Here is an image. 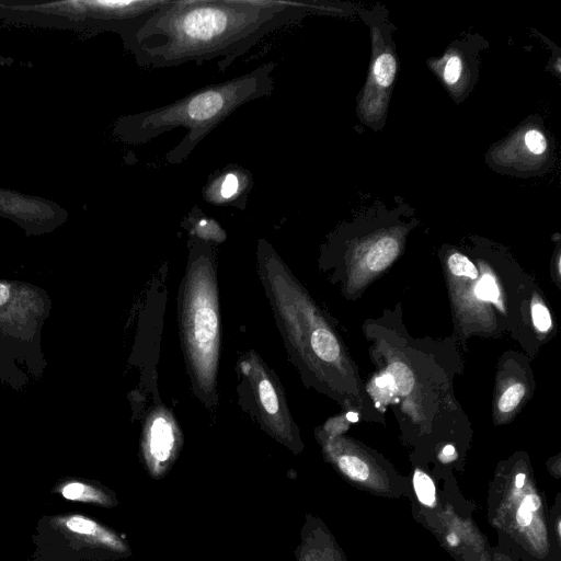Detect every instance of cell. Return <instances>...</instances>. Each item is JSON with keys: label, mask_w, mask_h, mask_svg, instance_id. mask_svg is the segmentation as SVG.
<instances>
[{"label": "cell", "mask_w": 561, "mask_h": 561, "mask_svg": "<svg viewBox=\"0 0 561 561\" xmlns=\"http://www.w3.org/2000/svg\"><path fill=\"white\" fill-rule=\"evenodd\" d=\"M334 10L304 0H167L124 39L141 67L218 59V71L224 72L270 33L308 13Z\"/></svg>", "instance_id": "cell-1"}, {"label": "cell", "mask_w": 561, "mask_h": 561, "mask_svg": "<svg viewBox=\"0 0 561 561\" xmlns=\"http://www.w3.org/2000/svg\"><path fill=\"white\" fill-rule=\"evenodd\" d=\"M274 69V62H265L239 77L199 88L170 104L127 115L118 122L117 134L127 144L141 145L183 128L181 141L165 154L168 163L180 164L236 110L273 92Z\"/></svg>", "instance_id": "cell-2"}, {"label": "cell", "mask_w": 561, "mask_h": 561, "mask_svg": "<svg viewBox=\"0 0 561 561\" xmlns=\"http://www.w3.org/2000/svg\"><path fill=\"white\" fill-rule=\"evenodd\" d=\"M181 347L197 399L217 402L220 355V310L215 257L210 244L191 238L187 265L178 302Z\"/></svg>", "instance_id": "cell-3"}, {"label": "cell", "mask_w": 561, "mask_h": 561, "mask_svg": "<svg viewBox=\"0 0 561 561\" xmlns=\"http://www.w3.org/2000/svg\"><path fill=\"white\" fill-rule=\"evenodd\" d=\"M237 367L244 409L268 434L288 446L293 444L295 424L276 375L253 351L242 355Z\"/></svg>", "instance_id": "cell-4"}, {"label": "cell", "mask_w": 561, "mask_h": 561, "mask_svg": "<svg viewBox=\"0 0 561 561\" xmlns=\"http://www.w3.org/2000/svg\"><path fill=\"white\" fill-rule=\"evenodd\" d=\"M371 25L373 54L369 72L363 91L358 94L357 113L362 123L379 128L385 121L387 107L397 75L398 60L394 45L386 27Z\"/></svg>", "instance_id": "cell-5"}, {"label": "cell", "mask_w": 561, "mask_h": 561, "mask_svg": "<svg viewBox=\"0 0 561 561\" xmlns=\"http://www.w3.org/2000/svg\"><path fill=\"white\" fill-rule=\"evenodd\" d=\"M167 0H76L36 5L64 14L107 23L126 38L133 34Z\"/></svg>", "instance_id": "cell-6"}, {"label": "cell", "mask_w": 561, "mask_h": 561, "mask_svg": "<svg viewBox=\"0 0 561 561\" xmlns=\"http://www.w3.org/2000/svg\"><path fill=\"white\" fill-rule=\"evenodd\" d=\"M178 445V433L172 417L164 411L154 412L145 426L144 454L152 474H159L169 466Z\"/></svg>", "instance_id": "cell-7"}, {"label": "cell", "mask_w": 561, "mask_h": 561, "mask_svg": "<svg viewBox=\"0 0 561 561\" xmlns=\"http://www.w3.org/2000/svg\"><path fill=\"white\" fill-rule=\"evenodd\" d=\"M251 187V174L241 167L229 165L209 176L203 190V197L214 205L241 208Z\"/></svg>", "instance_id": "cell-8"}, {"label": "cell", "mask_w": 561, "mask_h": 561, "mask_svg": "<svg viewBox=\"0 0 561 561\" xmlns=\"http://www.w3.org/2000/svg\"><path fill=\"white\" fill-rule=\"evenodd\" d=\"M454 99L466 98L473 85V56L465 54L460 44L451 46L438 61L430 62Z\"/></svg>", "instance_id": "cell-9"}, {"label": "cell", "mask_w": 561, "mask_h": 561, "mask_svg": "<svg viewBox=\"0 0 561 561\" xmlns=\"http://www.w3.org/2000/svg\"><path fill=\"white\" fill-rule=\"evenodd\" d=\"M54 524L64 534L82 543L117 552H126L127 547L112 530L90 517L70 514L54 518Z\"/></svg>", "instance_id": "cell-10"}, {"label": "cell", "mask_w": 561, "mask_h": 561, "mask_svg": "<svg viewBox=\"0 0 561 561\" xmlns=\"http://www.w3.org/2000/svg\"><path fill=\"white\" fill-rule=\"evenodd\" d=\"M399 253V241L392 234H381L364 247L362 267L370 272L386 268Z\"/></svg>", "instance_id": "cell-11"}, {"label": "cell", "mask_w": 561, "mask_h": 561, "mask_svg": "<svg viewBox=\"0 0 561 561\" xmlns=\"http://www.w3.org/2000/svg\"><path fill=\"white\" fill-rule=\"evenodd\" d=\"M50 205L20 193L0 190V211L20 218L43 217Z\"/></svg>", "instance_id": "cell-12"}, {"label": "cell", "mask_w": 561, "mask_h": 561, "mask_svg": "<svg viewBox=\"0 0 561 561\" xmlns=\"http://www.w3.org/2000/svg\"><path fill=\"white\" fill-rule=\"evenodd\" d=\"M510 146L518 148V152L528 160L531 165L536 162L542 163V157L548 152V139L542 130L535 125L524 127L511 139Z\"/></svg>", "instance_id": "cell-13"}, {"label": "cell", "mask_w": 561, "mask_h": 561, "mask_svg": "<svg viewBox=\"0 0 561 561\" xmlns=\"http://www.w3.org/2000/svg\"><path fill=\"white\" fill-rule=\"evenodd\" d=\"M58 492L69 501L111 505V499L105 492L84 482L69 481L60 485Z\"/></svg>", "instance_id": "cell-14"}, {"label": "cell", "mask_w": 561, "mask_h": 561, "mask_svg": "<svg viewBox=\"0 0 561 561\" xmlns=\"http://www.w3.org/2000/svg\"><path fill=\"white\" fill-rule=\"evenodd\" d=\"M413 484L420 502L425 505H433L435 502V485L432 479L424 472L416 470Z\"/></svg>", "instance_id": "cell-15"}, {"label": "cell", "mask_w": 561, "mask_h": 561, "mask_svg": "<svg viewBox=\"0 0 561 561\" xmlns=\"http://www.w3.org/2000/svg\"><path fill=\"white\" fill-rule=\"evenodd\" d=\"M340 469L348 477L364 481L369 476L368 466L355 456H342L339 459Z\"/></svg>", "instance_id": "cell-16"}, {"label": "cell", "mask_w": 561, "mask_h": 561, "mask_svg": "<svg viewBox=\"0 0 561 561\" xmlns=\"http://www.w3.org/2000/svg\"><path fill=\"white\" fill-rule=\"evenodd\" d=\"M526 388L523 383H513L510 386L500 397L497 407L502 413H508L513 411L522 401Z\"/></svg>", "instance_id": "cell-17"}, {"label": "cell", "mask_w": 561, "mask_h": 561, "mask_svg": "<svg viewBox=\"0 0 561 561\" xmlns=\"http://www.w3.org/2000/svg\"><path fill=\"white\" fill-rule=\"evenodd\" d=\"M449 271L456 276H466L471 279L477 278L478 270L474 264L463 254L453 253L448 257Z\"/></svg>", "instance_id": "cell-18"}, {"label": "cell", "mask_w": 561, "mask_h": 561, "mask_svg": "<svg viewBox=\"0 0 561 561\" xmlns=\"http://www.w3.org/2000/svg\"><path fill=\"white\" fill-rule=\"evenodd\" d=\"M474 294L481 300L496 304L500 291L495 278L490 274L483 275L474 287Z\"/></svg>", "instance_id": "cell-19"}, {"label": "cell", "mask_w": 561, "mask_h": 561, "mask_svg": "<svg viewBox=\"0 0 561 561\" xmlns=\"http://www.w3.org/2000/svg\"><path fill=\"white\" fill-rule=\"evenodd\" d=\"M531 318L534 325L541 332L548 331L552 325L548 308L539 301L531 305Z\"/></svg>", "instance_id": "cell-20"}, {"label": "cell", "mask_w": 561, "mask_h": 561, "mask_svg": "<svg viewBox=\"0 0 561 561\" xmlns=\"http://www.w3.org/2000/svg\"><path fill=\"white\" fill-rule=\"evenodd\" d=\"M531 513L533 512L527 507V505L523 501L517 511V516H516L517 523L519 524V526L525 527L530 524L531 518H533Z\"/></svg>", "instance_id": "cell-21"}, {"label": "cell", "mask_w": 561, "mask_h": 561, "mask_svg": "<svg viewBox=\"0 0 561 561\" xmlns=\"http://www.w3.org/2000/svg\"><path fill=\"white\" fill-rule=\"evenodd\" d=\"M376 385L379 388L392 387L394 385V378L390 374L381 375L376 379Z\"/></svg>", "instance_id": "cell-22"}, {"label": "cell", "mask_w": 561, "mask_h": 561, "mask_svg": "<svg viewBox=\"0 0 561 561\" xmlns=\"http://www.w3.org/2000/svg\"><path fill=\"white\" fill-rule=\"evenodd\" d=\"M524 502L531 512L537 511L540 506L539 497L535 494L527 495Z\"/></svg>", "instance_id": "cell-23"}, {"label": "cell", "mask_w": 561, "mask_h": 561, "mask_svg": "<svg viewBox=\"0 0 561 561\" xmlns=\"http://www.w3.org/2000/svg\"><path fill=\"white\" fill-rule=\"evenodd\" d=\"M9 297H10L9 287L5 284L0 283V306L5 304L7 300L9 299Z\"/></svg>", "instance_id": "cell-24"}, {"label": "cell", "mask_w": 561, "mask_h": 561, "mask_svg": "<svg viewBox=\"0 0 561 561\" xmlns=\"http://www.w3.org/2000/svg\"><path fill=\"white\" fill-rule=\"evenodd\" d=\"M524 482H525V474L518 473L515 478V485L517 488H522L524 485Z\"/></svg>", "instance_id": "cell-25"}, {"label": "cell", "mask_w": 561, "mask_h": 561, "mask_svg": "<svg viewBox=\"0 0 561 561\" xmlns=\"http://www.w3.org/2000/svg\"><path fill=\"white\" fill-rule=\"evenodd\" d=\"M443 455L445 456H453L455 455V448L451 445H447L443 449Z\"/></svg>", "instance_id": "cell-26"}, {"label": "cell", "mask_w": 561, "mask_h": 561, "mask_svg": "<svg viewBox=\"0 0 561 561\" xmlns=\"http://www.w3.org/2000/svg\"><path fill=\"white\" fill-rule=\"evenodd\" d=\"M447 540L448 542L451 545V546H457L458 545V538L455 534H449L447 536Z\"/></svg>", "instance_id": "cell-27"}]
</instances>
